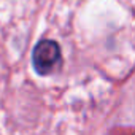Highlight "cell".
<instances>
[{
  "mask_svg": "<svg viewBox=\"0 0 135 135\" xmlns=\"http://www.w3.org/2000/svg\"><path fill=\"white\" fill-rule=\"evenodd\" d=\"M60 64V46L54 40H40L32 51V65L38 75H49Z\"/></svg>",
  "mask_w": 135,
  "mask_h": 135,
  "instance_id": "1",
  "label": "cell"
}]
</instances>
